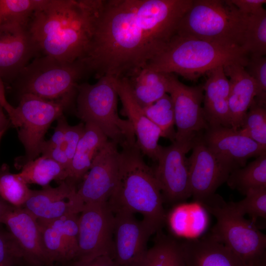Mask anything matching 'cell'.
I'll list each match as a JSON object with an SVG mask.
<instances>
[{
    "label": "cell",
    "mask_w": 266,
    "mask_h": 266,
    "mask_svg": "<svg viewBox=\"0 0 266 266\" xmlns=\"http://www.w3.org/2000/svg\"><path fill=\"white\" fill-rule=\"evenodd\" d=\"M193 0H103L89 49L79 61L97 78H128L177 34Z\"/></svg>",
    "instance_id": "obj_1"
},
{
    "label": "cell",
    "mask_w": 266,
    "mask_h": 266,
    "mask_svg": "<svg viewBox=\"0 0 266 266\" xmlns=\"http://www.w3.org/2000/svg\"><path fill=\"white\" fill-rule=\"evenodd\" d=\"M103 0H45L28 23L38 51L60 61L81 60L90 46Z\"/></svg>",
    "instance_id": "obj_2"
},
{
    "label": "cell",
    "mask_w": 266,
    "mask_h": 266,
    "mask_svg": "<svg viewBox=\"0 0 266 266\" xmlns=\"http://www.w3.org/2000/svg\"><path fill=\"white\" fill-rule=\"evenodd\" d=\"M121 147L117 183L107 202L114 213L126 211L141 214L143 220L157 233L167 215L153 168L145 162L136 142Z\"/></svg>",
    "instance_id": "obj_3"
},
{
    "label": "cell",
    "mask_w": 266,
    "mask_h": 266,
    "mask_svg": "<svg viewBox=\"0 0 266 266\" xmlns=\"http://www.w3.org/2000/svg\"><path fill=\"white\" fill-rule=\"evenodd\" d=\"M248 56L242 47L225 46L176 34L145 67L166 73H175L195 81L219 66L236 63L245 67Z\"/></svg>",
    "instance_id": "obj_4"
},
{
    "label": "cell",
    "mask_w": 266,
    "mask_h": 266,
    "mask_svg": "<svg viewBox=\"0 0 266 266\" xmlns=\"http://www.w3.org/2000/svg\"><path fill=\"white\" fill-rule=\"evenodd\" d=\"M246 26V15L229 0H193L177 34L245 49Z\"/></svg>",
    "instance_id": "obj_5"
},
{
    "label": "cell",
    "mask_w": 266,
    "mask_h": 266,
    "mask_svg": "<svg viewBox=\"0 0 266 266\" xmlns=\"http://www.w3.org/2000/svg\"><path fill=\"white\" fill-rule=\"evenodd\" d=\"M216 223L209 236L237 256L247 266H266V235L215 194L200 205Z\"/></svg>",
    "instance_id": "obj_6"
},
{
    "label": "cell",
    "mask_w": 266,
    "mask_h": 266,
    "mask_svg": "<svg viewBox=\"0 0 266 266\" xmlns=\"http://www.w3.org/2000/svg\"><path fill=\"white\" fill-rule=\"evenodd\" d=\"M114 77L105 75L93 84L84 83L76 87V113L83 123L99 127L108 139L121 147L136 142L133 127L118 113V97Z\"/></svg>",
    "instance_id": "obj_7"
},
{
    "label": "cell",
    "mask_w": 266,
    "mask_h": 266,
    "mask_svg": "<svg viewBox=\"0 0 266 266\" xmlns=\"http://www.w3.org/2000/svg\"><path fill=\"white\" fill-rule=\"evenodd\" d=\"M86 72L79 61L65 62L43 55L29 63L18 76L22 94L52 100L76 95L78 81Z\"/></svg>",
    "instance_id": "obj_8"
},
{
    "label": "cell",
    "mask_w": 266,
    "mask_h": 266,
    "mask_svg": "<svg viewBox=\"0 0 266 266\" xmlns=\"http://www.w3.org/2000/svg\"><path fill=\"white\" fill-rule=\"evenodd\" d=\"M75 96L69 95L50 100L31 94H22L19 104L15 107L12 126L17 129L18 138L25 149L24 164L39 156L48 128L63 115Z\"/></svg>",
    "instance_id": "obj_9"
},
{
    "label": "cell",
    "mask_w": 266,
    "mask_h": 266,
    "mask_svg": "<svg viewBox=\"0 0 266 266\" xmlns=\"http://www.w3.org/2000/svg\"><path fill=\"white\" fill-rule=\"evenodd\" d=\"M78 219V253L74 260L89 261L113 250L114 214L108 202L84 205Z\"/></svg>",
    "instance_id": "obj_10"
},
{
    "label": "cell",
    "mask_w": 266,
    "mask_h": 266,
    "mask_svg": "<svg viewBox=\"0 0 266 266\" xmlns=\"http://www.w3.org/2000/svg\"><path fill=\"white\" fill-rule=\"evenodd\" d=\"M194 139L183 143L174 141L168 146H161L158 164L153 170L164 203L178 204L191 197L186 155L192 149Z\"/></svg>",
    "instance_id": "obj_11"
},
{
    "label": "cell",
    "mask_w": 266,
    "mask_h": 266,
    "mask_svg": "<svg viewBox=\"0 0 266 266\" xmlns=\"http://www.w3.org/2000/svg\"><path fill=\"white\" fill-rule=\"evenodd\" d=\"M191 150L187 158L191 197L200 205L216 194L233 169L206 146L200 133Z\"/></svg>",
    "instance_id": "obj_12"
},
{
    "label": "cell",
    "mask_w": 266,
    "mask_h": 266,
    "mask_svg": "<svg viewBox=\"0 0 266 266\" xmlns=\"http://www.w3.org/2000/svg\"><path fill=\"white\" fill-rule=\"evenodd\" d=\"M203 92V85L187 86L170 73L167 94L172 99L174 111L175 141H192L208 128L201 106Z\"/></svg>",
    "instance_id": "obj_13"
},
{
    "label": "cell",
    "mask_w": 266,
    "mask_h": 266,
    "mask_svg": "<svg viewBox=\"0 0 266 266\" xmlns=\"http://www.w3.org/2000/svg\"><path fill=\"white\" fill-rule=\"evenodd\" d=\"M114 214L113 250L111 258L117 266H140L148 249L147 242L155 232L133 214L119 211Z\"/></svg>",
    "instance_id": "obj_14"
},
{
    "label": "cell",
    "mask_w": 266,
    "mask_h": 266,
    "mask_svg": "<svg viewBox=\"0 0 266 266\" xmlns=\"http://www.w3.org/2000/svg\"><path fill=\"white\" fill-rule=\"evenodd\" d=\"M118 145L109 140L94 160L76 191L84 205L107 202L115 187L119 171Z\"/></svg>",
    "instance_id": "obj_15"
},
{
    "label": "cell",
    "mask_w": 266,
    "mask_h": 266,
    "mask_svg": "<svg viewBox=\"0 0 266 266\" xmlns=\"http://www.w3.org/2000/svg\"><path fill=\"white\" fill-rule=\"evenodd\" d=\"M76 187L66 181L56 187L49 185L41 190H31L22 207L37 221H51L64 216L81 212L84 204L76 196Z\"/></svg>",
    "instance_id": "obj_16"
},
{
    "label": "cell",
    "mask_w": 266,
    "mask_h": 266,
    "mask_svg": "<svg viewBox=\"0 0 266 266\" xmlns=\"http://www.w3.org/2000/svg\"><path fill=\"white\" fill-rule=\"evenodd\" d=\"M201 137L206 146L233 170L245 166L248 159L266 153V148L232 128L208 127Z\"/></svg>",
    "instance_id": "obj_17"
},
{
    "label": "cell",
    "mask_w": 266,
    "mask_h": 266,
    "mask_svg": "<svg viewBox=\"0 0 266 266\" xmlns=\"http://www.w3.org/2000/svg\"><path fill=\"white\" fill-rule=\"evenodd\" d=\"M38 51L28 25L16 23L0 24V77L18 76Z\"/></svg>",
    "instance_id": "obj_18"
},
{
    "label": "cell",
    "mask_w": 266,
    "mask_h": 266,
    "mask_svg": "<svg viewBox=\"0 0 266 266\" xmlns=\"http://www.w3.org/2000/svg\"><path fill=\"white\" fill-rule=\"evenodd\" d=\"M114 85L122 104V113L131 124L136 142L143 155L157 162L161 145L158 143L162 137L160 129L145 114L142 107L133 97L127 78H115Z\"/></svg>",
    "instance_id": "obj_19"
},
{
    "label": "cell",
    "mask_w": 266,
    "mask_h": 266,
    "mask_svg": "<svg viewBox=\"0 0 266 266\" xmlns=\"http://www.w3.org/2000/svg\"><path fill=\"white\" fill-rule=\"evenodd\" d=\"M3 224L17 243L26 265H52L45 250L37 219L23 207H14Z\"/></svg>",
    "instance_id": "obj_20"
},
{
    "label": "cell",
    "mask_w": 266,
    "mask_h": 266,
    "mask_svg": "<svg viewBox=\"0 0 266 266\" xmlns=\"http://www.w3.org/2000/svg\"><path fill=\"white\" fill-rule=\"evenodd\" d=\"M205 74L202 109L208 126L232 128L228 103L230 83L224 66L216 67Z\"/></svg>",
    "instance_id": "obj_21"
},
{
    "label": "cell",
    "mask_w": 266,
    "mask_h": 266,
    "mask_svg": "<svg viewBox=\"0 0 266 266\" xmlns=\"http://www.w3.org/2000/svg\"><path fill=\"white\" fill-rule=\"evenodd\" d=\"M224 70L230 83L228 103L232 128L237 130L256 97L257 85L240 64H227Z\"/></svg>",
    "instance_id": "obj_22"
},
{
    "label": "cell",
    "mask_w": 266,
    "mask_h": 266,
    "mask_svg": "<svg viewBox=\"0 0 266 266\" xmlns=\"http://www.w3.org/2000/svg\"><path fill=\"white\" fill-rule=\"evenodd\" d=\"M186 266H247L234 253L209 235L181 242Z\"/></svg>",
    "instance_id": "obj_23"
},
{
    "label": "cell",
    "mask_w": 266,
    "mask_h": 266,
    "mask_svg": "<svg viewBox=\"0 0 266 266\" xmlns=\"http://www.w3.org/2000/svg\"><path fill=\"white\" fill-rule=\"evenodd\" d=\"M109 140L97 126L91 123H85L84 133L77 144L65 181L76 187L88 173L97 155Z\"/></svg>",
    "instance_id": "obj_24"
},
{
    "label": "cell",
    "mask_w": 266,
    "mask_h": 266,
    "mask_svg": "<svg viewBox=\"0 0 266 266\" xmlns=\"http://www.w3.org/2000/svg\"><path fill=\"white\" fill-rule=\"evenodd\" d=\"M170 75L145 67L127 78L133 97L143 107L168 93Z\"/></svg>",
    "instance_id": "obj_25"
},
{
    "label": "cell",
    "mask_w": 266,
    "mask_h": 266,
    "mask_svg": "<svg viewBox=\"0 0 266 266\" xmlns=\"http://www.w3.org/2000/svg\"><path fill=\"white\" fill-rule=\"evenodd\" d=\"M157 233L140 266H186L181 242L161 231Z\"/></svg>",
    "instance_id": "obj_26"
},
{
    "label": "cell",
    "mask_w": 266,
    "mask_h": 266,
    "mask_svg": "<svg viewBox=\"0 0 266 266\" xmlns=\"http://www.w3.org/2000/svg\"><path fill=\"white\" fill-rule=\"evenodd\" d=\"M226 182L230 188L243 195L251 190L266 188V153L233 170Z\"/></svg>",
    "instance_id": "obj_27"
},
{
    "label": "cell",
    "mask_w": 266,
    "mask_h": 266,
    "mask_svg": "<svg viewBox=\"0 0 266 266\" xmlns=\"http://www.w3.org/2000/svg\"><path fill=\"white\" fill-rule=\"evenodd\" d=\"M18 174L27 184L45 187L53 180L60 183L66 178V169L51 159L42 155L24 164Z\"/></svg>",
    "instance_id": "obj_28"
},
{
    "label": "cell",
    "mask_w": 266,
    "mask_h": 266,
    "mask_svg": "<svg viewBox=\"0 0 266 266\" xmlns=\"http://www.w3.org/2000/svg\"><path fill=\"white\" fill-rule=\"evenodd\" d=\"M147 118L162 132V137L175 141V116L170 96L166 94L152 104L142 107Z\"/></svg>",
    "instance_id": "obj_29"
},
{
    "label": "cell",
    "mask_w": 266,
    "mask_h": 266,
    "mask_svg": "<svg viewBox=\"0 0 266 266\" xmlns=\"http://www.w3.org/2000/svg\"><path fill=\"white\" fill-rule=\"evenodd\" d=\"M31 189L18 174L11 173L6 164L0 168V197L15 207H22Z\"/></svg>",
    "instance_id": "obj_30"
},
{
    "label": "cell",
    "mask_w": 266,
    "mask_h": 266,
    "mask_svg": "<svg viewBox=\"0 0 266 266\" xmlns=\"http://www.w3.org/2000/svg\"><path fill=\"white\" fill-rule=\"evenodd\" d=\"M244 48L249 55L266 54V11L263 8L257 13L246 15Z\"/></svg>",
    "instance_id": "obj_31"
},
{
    "label": "cell",
    "mask_w": 266,
    "mask_h": 266,
    "mask_svg": "<svg viewBox=\"0 0 266 266\" xmlns=\"http://www.w3.org/2000/svg\"><path fill=\"white\" fill-rule=\"evenodd\" d=\"M45 0H0V24L16 23L28 25L33 14Z\"/></svg>",
    "instance_id": "obj_32"
},
{
    "label": "cell",
    "mask_w": 266,
    "mask_h": 266,
    "mask_svg": "<svg viewBox=\"0 0 266 266\" xmlns=\"http://www.w3.org/2000/svg\"><path fill=\"white\" fill-rule=\"evenodd\" d=\"M242 134L266 148V108L255 100L246 113L238 130Z\"/></svg>",
    "instance_id": "obj_33"
},
{
    "label": "cell",
    "mask_w": 266,
    "mask_h": 266,
    "mask_svg": "<svg viewBox=\"0 0 266 266\" xmlns=\"http://www.w3.org/2000/svg\"><path fill=\"white\" fill-rule=\"evenodd\" d=\"M37 222L43 244L51 264L54 262L65 263L70 262L61 233L53 221H37Z\"/></svg>",
    "instance_id": "obj_34"
},
{
    "label": "cell",
    "mask_w": 266,
    "mask_h": 266,
    "mask_svg": "<svg viewBox=\"0 0 266 266\" xmlns=\"http://www.w3.org/2000/svg\"><path fill=\"white\" fill-rule=\"evenodd\" d=\"M245 197L237 202H228L238 213L248 215L253 221L258 218L266 219V188L253 189L248 191Z\"/></svg>",
    "instance_id": "obj_35"
},
{
    "label": "cell",
    "mask_w": 266,
    "mask_h": 266,
    "mask_svg": "<svg viewBox=\"0 0 266 266\" xmlns=\"http://www.w3.org/2000/svg\"><path fill=\"white\" fill-rule=\"evenodd\" d=\"M78 214L73 213L52 220L60 230L70 261L74 260L78 253Z\"/></svg>",
    "instance_id": "obj_36"
},
{
    "label": "cell",
    "mask_w": 266,
    "mask_h": 266,
    "mask_svg": "<svg viewBox=\"0 0 266 266\" xmlns=\"http://www.w3.org/2000/svg\"><path fill=\"white\" fill-rule=\"evenodd\" d=\"M255 82L257 93L255 101L259 105L266 104V58L265 56L249 55L244 67Z\"/></svg>",
    "instance_id": "obj_37"
},
{
    "label": "cell",
    "mask_w": 266,
    "mask_h": 266,
    "mask_svg": "<svg viewBox=\"0 0 266 266\" xmlns=\"http://www.w3.org/2000/svg\"><path fill=\"white\" fill-rule=\"evenodd\" d=\"M0 225V266H15L23 262L20 249L11 233Z\"/></svg>",
    "instance_id": "obj_38"
},
{
    "label": "cell",
    "mask_w": 266,
    "mask_h": 266,
    "mask_svg": "<svg viewBox=\"0 0 266 266\" xmlns=\"http://www.w3.org/2000/svg\"><path fill=\"white\" fill-rule=\"evenodd\" d=\"M84 129L85 123L83 122L74 126L67 124L66 126L64 149L70 163Z\"/></svg>",
    "instance_id": "obj_39"
},
{
    "label": "cell",
    "mask_w": 266,
    "mask_h": 266,
    "mask_svg": "<svg viewBox=\"0 0 266 266\" xmlns=\"http://www.w3.org/2000/svg\"><path fill=\"white\" fill-rule=\"evenodd\" d=\"M40 152L42 155L48 157L58 163L66 169V172H67L70 162L63 147H50L41 144Z\"/></svg>",
    "instance_id": "obj_40"
},
{
    "label": "cell",
    "mask_w": 266,
    "mask_h": 266,
    "mask_svg": "<svg viewBox=\"0 0 266 266\" xmlns=\"http://www.w3.org/2000/svg\"><path fill=\"white\" fill-rule=\"evenodd\" d=\"M57 120V124L52 136L49 140H44L42 144L48 146L61 147L64 148L65 130L68 123L63 115Z\"/></svg>",
    "instance_id": "obj_41"
},
{
    "label": "cell",
    "mask_w": 266,
    "mask_h": 266,
    "mask_svg": "<svg viewBox=\"0 0 266 266\" xmlns=\"http://www.w3.org/2000/svg\"><path fill=\"white\" fill-rule=\"evenodd\" d=\"M242 14H253L263 8L266 0H229Z\"/></svg>",
    "instance_id": "obj_42"
},
{
    "label": "cell",
    "mask_w": 266,
    "mask_h": 266,
    "mask_svg": "<svg viewBox=\"0 0 266 266\" xmlns=\"http://www.w3.org/2000/svg\"><path fill=\"white\" fill-rule=\"evenodd\" d=\"M70 266H117L111 257L103 255L89 261L73 260Z\"/></svg>",
    "instance_id": "obj_43"
},
{
    "label": "cell",
    "mask_w": 266,
    "mask_h": 266,
    "mask_svg": "<svg viewBox=\"0 0 266 266\" xmlns=\"http://www.w3.org/2000/svg\"><path fill=\"white\" fill-rule=\"evenodd\" d=\"M0 105L7 113L12 126L15 119V108L13 107L7 100L5 95L4 85L0 77Z\"/></svg>",
    "instance_id": "obj_44"
},
{
    "label": "cell",
    "mask_w": 266,
    "mask_h": 266,
    "mask_svg": "<svg viewBox=\"0 0 266 266\" xmlns=\"http://www.w3.org/2000/svg\"><path fill=\"white\" fill-rule=\"evenodd\" d=\"M15 207L11 205L0 197V225L3 222L6 215Z\"/></svg>",
    "instance_id": "obj_45"
},
{
    "label": "cell",
    "mask_w": 266,
    "mask_h": 266,
    "mask_svg": "<svg viewBox=\"0 0 266 266\" xmlns=\"http://www.w3.org/2000/svg\"><path fill=\"white\" fill-rule=\"evenodd\" d=\"M12 126L11 122L3 111V108L0 105V133L6 131Z\"/></svg>",
    "instance_id": "obj_46"
},
{
    "label": "cell",
    "mask_w": 266,
    "mask_h": 266,
    "mask_svg": "<svg viewBox=\"0 0 266 266\" xmlns=\"http://www.w3.org/2000/svg\"><path fill=\"white\" fill-rule=\"evenodd\" d=\"M5 132H2L0 133V140Z\"/></svg>",
    "instance_id": "obj_47"
},
{
    "label": "cell",
    "mask_w": 266,
    "mask_h": 266,
    "mask_svg": "<svg viewBox=\"0 0 266 266\" xmlns=\"http://www.w3.org/2000/svg\"><path fill=\"white\" fill-rule=\"evenodd\" d=\"M26 266H33V265H26Z\"/></svg>",
    "instance_id": "obj_48"
},
{
    "label": "cell",
    "mask_w": 266,
    "mask_h": 266,
    "mask_svg": "<svg viewBox=\"0 0 266 266\" xmlns=\"http://www.w3.org/2000/svg\"></svg>",
    "instance_id": "obj_49"
}]
</instances>
